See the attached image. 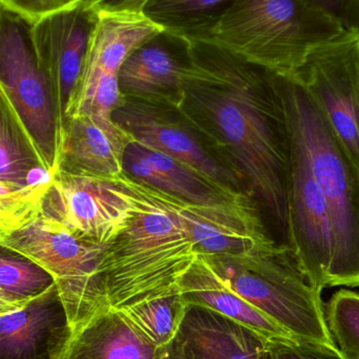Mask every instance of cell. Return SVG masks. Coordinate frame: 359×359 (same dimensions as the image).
Listing matches in <instances>:
<instances>
[{
    "label": "cell",
    "instance_id": "1",
    "mask_svg": "<svg viewBox=\"0 0 359 359\" xmlns=\"http://www.w3.org/2000/svg\"><path fill=\"white\" fill-rule=\"evenodd\" d=\"M177 109L244 182L280 246L291 249L290 144L276 75L209 41H191Z\"/></svg>",
    "mask_w": 359,
    "mask_h": 359
},
{
    "label": "cell",
    "instance_id": "2",
    "mask_svg": "<svg viewBox=\"0 0 359 359\" xmlns=\"http://www.w3.org/2000/svg\"><path fill=\"white\" fill-rule=\"evenodd\" d=\"M113 181L130 194L135 210L101 262L109 307L123 310L180 293V280L198 257L189 228L151 186L126 174Z\"/></svg>",
    "mask_w": 359,
    "mask_h": 359
},
{
    "label": "cell",
    "instance_id": "3",
    "mask_svg": "<svg viewBox=\"0 0 359 359\" xmlns=\"http://www.w3.org/2000/svg\"><path fill=\"white\" fill-rule=\"evenodd\" d=\"M276 75L287 126L305 145L330 213L333 287H359V172L320 107L301 82Z\"/></svg>",
    "mask_w": 359,
    "mask_h": 359
},
{
    "label": "cell",
    "instance_id": "4",
    "mask_svg": "<svg viewBox=\"0 0 359 359\" xmlns=\"http://www.w3.org/2000/svg\"><path fill=\"white\" fill-rule=\"evenodd\" d=\"M347 32L316 0H238L206 41L272 73L293 76L314 50Z\"/></svg>",
    "mask_w": 359,
    "mask_h": 359
},
{
    "label": "cell",
    "instance_id": "5",
    "mask_svg": "<svg viewBox=\"0 0 359 359\" xmlns=\"http://www.w3.org/2000/svg\"><path fill=\"white\" fill-rule=\"evenodd\" d=\"M219 276L251 305L299 341L335 344L323 306L284 247L242 255H204Z\"/></svg>",
    "mask_w": 359,
    "mask_h": 359
},
{
    "label": "cell",
    "instance_id": "6",
    "mask_svg": "<svg viewBox=\"0 0 359 359\" xmlns=\"http://www.w3.org/2000/svg\"><path fill=\"white\" fill-rule=\"evenodd\" d=\"M0 245L25 255L54 278L74 333L111 309L100 272L107 245L80 238L42 212Z\"/></svg>",
    "mask_w": 359,
    "mask_h": 359
},
{
    "label": "cell",
    "instance_id": "7",
    "mask_svg": "<svg viewBox=\"0 0 359 359\" xmlns=\"http://www.w3.org/2000/svg\"><path fill=\"white\" fill-rule=\"evenodd\" d=\"M33 23L0 4V86L54 176L63 117L54 83L36 50Z\"/></svg>",
    "mask_w": 359,
    "mask_h": 359
},
{
    "label": "cell",
    "instance_id": "8",
    "mask_svg": "<svg viewBox=\"0 0 359 359\" xmlns=\"http://www.w3.org/2000/svg\"><path fill=\"white\" fill-rule=\"evenodd\" d=\"M287 130L290 144L288 215L291 249L308 284L322 293L330 284L334 253L330 213L305 145L294 130L288 126Z\"/></svg>",
    "mask_w": 359,
    "mask_h": 359
},
{
    "label": "cell",
    "instance_id": "9",
    "mask_svg": "<svg viewBox=\"0 0 359 359\" xmlns=\"http://www.w3.org/2000/svg\"><path fill=\"white\" fill-rule=\"evenodd\" d=\"M289 77L310 93L359 172V31L314 50Z\"/></svg>",
    "mask_w": 359,
    "mask_h": 359
},
{
    "label": "cell",
    "instance_id": "10",
    "mask_svg": "<svg viewBox=\"0 0 359 359\" xmlns=\"http://www.w3.org/2000/svg\"><path fill=\"white\" fill-rule=\"evenodd\" d=\"M135 202L113 180L57 170L42 201L41 212L80 238L100 245L113 241L132 219Z\"/></svg>",
    "mask_w": 359,
    "mask_h": 359
},
{
    "label": "cell",
    "instance_id": "11",
    "mask_svg": "<svg viewBox=\"0 0 359 359\" xmlns=\"http://www.w3.org/2000/svg\"><path fill=\"white\" fill-rule=\"evenodd\" d=\"M113 119L136 142L189 166L232 191L249 196L240 176L213 155L177 107L126 98L114 111Z\"/></svg>",
    "mask_w": 359,
    "mask_h": 359
},
{
    "label": "cell",
    "instance_id": "12",
    "mask_svg": "<svg viewBox=\"0 0 359 359\" xmlns=\"http://www.w3.org/2000/svg\"><path fill=\"white\" fill-rule=\"evenodd\" d=\"M98 17L92 6L80 4L34 21L36 50L54 83L63 120L81 77Z\"/></svg>",
    "mask_w": 359,
    "mask_h": 359
},
{
    "label": "cell",
    "instance_id": "13",
    "mask_svg": "<svg viewBox=\"0 0 359 359\" xmlns=\"http://www.w3.org/2000/svg\"><path fill=\"white\" fill-rule=\"evenodd\" d=\"M191 42L160 31L130 53L118 73L126 98L177 107L189 67Z\"/></svg>",
    "mask_w": 359,
    "mask_h": 359
},
{
    "label": "cell",
    "instance_id": "14",
    "mask_svg": "<svg viewBox=\"0 0 359 359\" xmlns=\"http://www.w3.org/2000/svg\"><path fill=\"white\" fill-rule=\"evenodd\" d=\"M73 334L55 284L0 316V359H65Z\"/></svg>",
    "mask_w": 359,
    "mask_h": 359
},
{
    "label": "cell",
    "instance_id": "15",
    "mask_svg": "<svg viewBox=\"0 0 359 359\" xmlns=\"http://www.w3.org/2000/svg\"><path fill=\"white\" fill-rule=\"evenodd\" d=\"M133 141L113 115L67 117L61 126L57 170L77 176L119 178L124 174L126 147Z\"/></svg>",
    "mask_w": 359,
    "mask_h": 359
},
{
    "label": "cell",
    "instance_id": "16",
    "mask_svg": "<svg viewBox=\"0 0 359 359\" xmlns=\"http://www.w3.org/2000/svg\"><path fill=\"white\" fill-rule=\"evenodd\" d=\"M123 170L130 178L192 204L219 206L250 198L248 194L232 191L189 166L136 141L126 147Z\"/></svg>",
    "mask_w": 359,
    "mask_h": 359
},
{
    "label": "cell",
    "instance_id": "17",
    "mask_svg": "<svg viewBox=\"0 0 359 359\" xmlns=\"http://www.w3.org/2000/svg\"><path fill=\"white\" fill-rule=\"evenodd\" d=\"M270 345L234 320L187 306L172 348L179 359H269Z\"/></svg>",
    "mask_w": 359,
    "mask_h": 359
},
{
    "label": "cell",
    "instance_id": "18",
    "mask_svg": "<svg viewBox=\"0 0 359 359\" xmlns=\"http://www.w3.org/2000/svg\"><path fill=\"white\" fill-rule=\"evenodd\" d=\"M179 291L186 305L221 314L257 333L268 343L299 341L286 329L238 294L204 255H198L184 274L180 280Z\"/></svg>",
    "mask_w": 359,
    "mask_h": 359
},
{
    "label": "cell",
    "instance_id": "19",
    "mask_svg": "<svg viewBox=\"0 0 359 359\" xmlns=\"http://www.w3.org/2000/svg\"><path fill=\"white\" fill-rule=\"evenodd\" d=\"M170 350L154 345L121 310L109 309L74 333L65 359H165Z\"/></svg>",
    "mask_w": 359,
    "mask_h": 359
},
{
    "label": "cell",
    "instance_id": "20",
    "mask_svg": "<svg viewBox=\"0 0 359 359\" xmlns=\"http://www.w3.org/2000/svg\"><path fill=\"white\" fill-rule=\"evenodd\" d=\"M52 178L0 86V181L32 185L46 183Z\"/></svg>",
    "mask_w": 359,
    "mask_h": 359
},
{
    "label": "cell",
    "instance_id": "21",
    "mask_svg": "<svg viewBox=\"0 0 359 359\" xmlns=\"http://www.w3.org/2000/svg\"><path fill=\"white\" fill-rule=\"evenodd\" d=\"M238 0H149L142 14L162 31L186 39H209L219 19Z\"/></svg>",
    "mask_w": 359,
    "mask_h": 359
},
{
    "label": "cell",
    "instance_id": "22",
    "mask_svg": "<svg viewBox=\"0 0 359 359\" xmlns=\"http://www.w3.org/2000/svg\"><path fill=\"white\" fill-rule=\"evenodd\" d=\"M54 285V278L46 269L0 245V297L15 305L25 306Z\"/></svg>",
    "mask_w": 359,
    "mask_h": 359
},
{
    "label": "cell",
    "instance_id": "23",
    "mask_svg": "<svg viewBox=\"0 0 359 359\" xmlns=\"http://www.w3.org/2000/svg\"><path fill=\"white\" fill-rule=\"evenodd\" d=\"M187 305L181 294L168 295L121 310L158 348L170 350L176 341Z\"/></svg>",
    "mask_w": 359,
    "mask_h": 359
},
{
    "label": "cell",
    "instance_id": "24",
    "mask_svg": "<svg viewBox=\"0 0 359 359\" xmlns=\"http://www.w3.org/2000/svg\"><path fill=\"white\" fill-rule=\"evenodd\" d=\"M50 182L20 185L0 181V243L39 215Z\"/></svg>",
    "mask_w": 359,
    "mask_h": 359
},
{
    "label": "cell",
    "instance_id": "25",
    "mask_svg": "<svg viewBox=\"0 0 359 359\" xmlns=\"http://www.w3.org/2000/svg\"><path fill=\"white\" fill-rule=\"evenodd\" d=\"M327 326L339 349L351 359H359V292L341 289L329 299Z\"/></svg>",
    "mask_w": 359,
    "mask_h": 359
},
{
    "label": "cell",
    "instance_id": "26",
    "mask_svg": "<svg viewBox=\"0 0 359 359\" xmlns=\"http://www.w3.org/2000/svg\"><path fill=\"white\" fill-rule=\"evenodd\" d=\"M269 359H351L337 347V344L294 341L271 344Z\"/></svg>",
    "mask_w": 359,
    "mask_h": 359
},
{
    "label": "cell",
    "instance_id": "27",
    "mask_svg": "<svg viewBox=\"0 0 359 359\" xmlns=\"http://www.w3.org/2000/svg\"><path fill=\"white\" fill-rule=\"evenodd\" d=\"M84 0H0V4L23 15L37 20L46 15L67 10L82 4Z\"/></svg>",
    "mask_w": 359,
    "mask_h": 359
},
{
    "label": "cell",
    "instance_id": "28",
    "mask_svg": "<svg viewBox=\"0 0 359 359\" xmlns=\"http://www.w3.org/2000/svg\"><path fill=\"white\" fill-rule=\"evenodd\" d=\"M347 31H359V0H316Z\"/></svg>",
    "mask_w": 359,
    "mask_h": 359
},
{
    "label": "cell",
    "instance_id": "29",
    "mask_svg": "<svg viewBox=\"0 0 359 359\" xmlns=\"http://www.w3.org/2000/svg\"><path fill=\"white\" fill-rule=\"evenodd\" d=\"M149 0H96L93 8L98 13L109 14H142Z\"/></svg>",
    "mask_w": 359,
    "mask_h": 359
},
{
    "label": "cell",
    "instance_id": "30",
    "mask_svg": "<svg viewBox=\"0 0 359 359\" xmlns=\"http://www.w3.org/2000/svg\"><path fill=\"white\" fill-rule=\"evenodd\" d=\"M21 307H23V306L15 305V304L10 303V302L0 297V316L8 313V312L14 311V310L19 309Z\"/></svg>",
    "mask_w": 359,
    "mask_h": 359
},
{
    "label": "cell",
    "instance_id": "31",
    "mask_svg": "<svg viewBox=\"0 0 359 359\" xmlns=\"http://www.w3.org/2000/svg\"><path fill=\"white\" fill-rule=\"evenodd\" d=\"M165 359H179L178 355H177L176 352L174 351L172 348H170V352H168V356H166Z\"/></svg>",
    "mask_w": 359,
    "mask_h": 359
},
{
    "label": "cell",
    "instance_id": "32",
    "mask_svg": "<svg viewBox=\"0 0 359 359\" xmlns=\"http://www.w3.org/2000/svg\"><path fill=\"white\" fill-rule=\"evenodd\" d=\"M96 1V0H84L83 2H82V4H86V6H92L93 4H94V2Z\"/></svg>",
    "mask_w": 359,
    "mask_h": 359
}]
</instances>
